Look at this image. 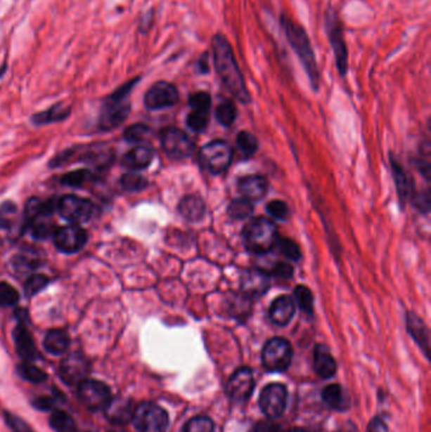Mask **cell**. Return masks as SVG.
I'll return each mask as SVG.
<instances>
[{"mask_svg": "<svg viewBox=\"0 0 431 432\" xmlns=\"http://www.w3.org/2000/svg\"><path fill=\"white\" fill-rule=\"evenodd\" d=\"M214 67L225 89L242 104L250 103V94L244 81V76L238 66L237 58L229 39L223 33L212 38Z\"/></svg>", "mask_w": 431, "mask_h": 432, "instance_id": "1", "label": "cell"}, {"mask_svg": "<svg viewBox=\"0 0 431 432\" xmlns=\"http://www.w3.org/2000/svg\"><path fill=\"white\" fill-rule=\"evenodd\" d=\"M280 25L288 39V44L294 50L296 56L299 57L302 67L307 72L310 85L314 91H318L320 86V70L316 56L314 52L313 44L307 34V30L302 25L296 23L294 19L288 17V14L282 13L280 15Z\"/></svg>", "mask_w": 431, "mask_h": 432, "instance_id": "2", "label": "cell"}, {"mask_svg": "<svg viewBox=\"0 0 431 432\" xmlns=\"http://www.w3.org/2000/svg\"><path fill=\"white\" fill-rule=\"evenodd\" d=\"M141 81V76L131 79L119 88L115 89L112 94L108 95L103 101L101 114H99V128L103 131H112L124 123L131 113V95L133 89Z\"/></svg>", "mask_w": 431, "mask_h": 432, "instance_id": "3", "label": "cell"}, {"mask_svg": "<svg viewBox=\"0 0 431 432\" xmlns=\"http://www.w3.org/2000/svg\"><path fill=\"white\" fill-rule=\"evenodd\" d=\"M243 239L248 251L263 254L275 248L280 235L274 221L267 218H256L250 220L244 228Z\"/></svg>", "mask_w": 431, "mask_h": 432, "instance_id": "4", "label": "cell"}, {"mask_svg": "<svg viewBox=\"0 0 431 432\" xmlns=\"http://www.w3.org/2000/svg\"><path fill=\"white\" fill-rule=\"evenodd\" d=\"M324 28L331 46V50L335 57L337 72L340 76H345L349 69V63H348L349 52H348L347 42L344 37L343 23L337 11L333 6H329L325 11Z\"/></svg>", "mask_w": 431, "mask_h": 432, "instance_id": "5", "label": "cell"}, {"mask_svg": "<svg viewBox=\"0 0 431 432\" xmlns=\"http://www.w3.org/2000/svg\"><path fill=\"white\" fill-rule=\"evenodd\" d=\"M169 414L160 405L143 402L134 407L131 422L139 432H165L169 426Z\"/></svg>", "mask_w": 431, "mask_h": 432, "instance_id": "6", "label": "cell"}, {"mask_svg": "<svg viewBox=\"0 0 431 432\" xmlns=\"http://www.w3.org/2000/svg\"><path fill=\"white\" fill-rule=\"evenodd\" d=\"M292 360V346L283 338H272L263 346L262 364L269 372L281 373Z\"/></svg>", "mask_w": 431, "mask_h": 432, "instance_id": "7", "label": "cell"}, {"mask_svg": "<svg viewBox=\"0 0 431 432\" xmlns=\"http://www.w3.org/2000/svg\"><path fill=\"white\" fill-rule=\"evenodd\" d=\"M233 148L225 140H213L205 144L199 153V161L212 174H223L231 166Z\"/></svg>", "mask_w": 431, "mask_h": 432, "instance_id": "8", "label": "cell"}, {"mask_svg": "<svg viewBox=\"0 0 431 432\" xmlns=\"http://www.w3.org/2000/svg\"><path fill=\"white\" fill-rule=\"evenodd\" d=\"M288 398L286 386L281 383H272L262 389L258 405L267 419L275 420L285 412L288 407Z\"/></svg>", "mask_w": 431, "mask_h": 432, "instance_id": "9", "label": "cell"}, {"mask_svg": "<svg viewBox=\"0 0 431 432\" xmlns=\"http://www.w3.org/2000/svg\"><path fill=\"white\" fill-rule=\"evenodd\" d=\"M80 401L93 411H104L112 400V391L107 384L96 379L86 378L77 386Z\"/></svg>", "mask_w": 431, "mask_h": 432, "instance_id": "10", "label": "cell"}, {"mask_svg": "<svg viewBox=\"0 0 431 432\" xmlns=\"http://www.w3.org/2000/svg\"><path fill=\"white\" fill-rule=\"evenodd\" d=\"M255 374L250 367H240L231 374L225 386V393L231 401L244 403L255 391Z\"/></svg>", "mask_w": 431, "mask_h": 432, "instance_id": "11", "label": "cell"}, {"mask_svg": "<svg viewBox=\"0 0 431 432\" xmlns=\"http://www.w3.org/2000/svg\"><path fill=\"white\" fill-rule=\"evenodd\" d=\"M57 211L72 224L85 223L93 216L94 205L88 199H82L75 195H66L57 201Z\"/></svg>", "mask_w": 431, "mask_h": 432, "instance_id": "12", "label": "cell"}, {"mask_svg": "<svg viewBox=\"0 0 431 432\" xmlns=\"http://www.w3.org/2000/svg\"><path fill=\"white\" fill-rule=\"evenodd\" d=\"M179 101V90L172 82L157 81L144 95V105L150 110H161L174 107Z\"/></svg>", "mask_w": 431, "mask_h": 432, "instance_id": "13", "label": "cell"}, {"mask_svg": "<svg viewBox=\"0 0 431 432\" xmlns=\"http://www.w3.org/2000/svg\"><path fill=\"white\" fill-rule=\"evenodd\" d=\"M162 148L169 157L182 159L191 156L194 152V142L188 134L177 128H166L161 132Z\"/></svg>", "mask_w": 431, "mask_h": 432, "instance_id": "14", "label": "cell"}, {"mask_svg": "<svg viewBox=\"0 0 431 432\" xmlns=\"http://www.w3.org/2000/svg\"><path fill=\"white\" fill-rule=\"evenodd\" d=\"M53 242L57 249L66 254H72L82 251L88 242V233L82 226H63L53 233Z\"/></svg>", "mask_w": 431, "mask_h": 432, "instance_id": "15", "label": "cell"}, {"mask_svg": "<svg viewBox=\"0 0 431 432\" xmlns=\"http://www.w3.org/2000/svg\"><path fill=\"white\" fill-rule=\"evenodd\" d=\"M89 362L82 353H71L63 358L60 365V376L70 386H79L88 378Z\"/></svg>", "mask_w": 431, "mask_h": 432, "instance_id": "16", "label": "cell"}, {"mask_svg": "<svg viewBox=\"0 0 431 432\" xmlns=\"http://www.w3.org/2000/svg\"><path fill=\"white\" fill-rule=\"evenodd\" d=\"M296 313V302L291 296L277 297L269 307V319L277 326H286Z\"/></svg>", "mask_w": 431, "mask_h": 432, "instance_id": "17", "label": "cell"}, {"mask_svg": "<svg viewBox=\"0 0 431 432\" xmlns=\"http://www.w3.org/2000/svg\"><path fill=\"white\" fill-rule=\"evenodd\" d=\"M238 190L247 200H261L267 194L269 181L263 176H244L238 181Z\"/></svg>", "mask_w": 431, "mask_h": 432, "instance_id": "18", "label": "cell"}, {"mask_svg": "<svg viewBox=\"0 0 431 432\" xmlns=\"http://www.w3.org/2000/svg\"><path fill=\"white\" fill-rule=\"evenodd\" d=\"M13 339L19 355L25 359V362H32L37 358V349L32 338V334L23 321H19L18 325L15 326L13 332Z\"/></svg>", "mask_w": 431, "mask_h": 432, "instance_id": "19", "label": "cell"}, {"mask_svg": "<svg viewBox=\"0 0 431 432\" xmlns=\"http://www.w3.org/2000/svg\"><path fill=\"white\" fill-rule=\"evenodd\" d=\"M407 332L415 340V343L419 345L420 349L424 351L425 357L429 359L430 353V335L424 321L420 319L418 315L413 313H407L406 318Z\"/></svg>", "mask_w": 431, "mask_h": 432, "instance_id": "20", "label": "cell"}, {"mask_svg": "<svg viewBox=\"0 0 431 432\" xmlns=\"http://www.w3.org/2000/svg\"><path fill=\"white\" fill-rule=\"evenodd\" d=\"M314 370L323 379H329L337 373V362L328 346L316 345L314 351Z\"/></svg>", "mask_w": 431, "mask_h": 432, "instance_id": "21", "label": "cell"}, {"mask_svg": "<svg viewBox=\"0 0 431 432\" xmlns=\"http://www.w3.org/2000/svg\"><path fill=\"white\" fill-rule=\"evenodd\" d=\"M104 411L110 422L115 425H125L131 421L134 407L131 402L125 398H112Z\"/></svg>", "mask_w": 431, "mask_h": 432, "instance_id": "22", "label": "cell"}, {"mask_svg": "<svg viewBox=\"0 0 431 432\" xmlns=\"http://www.w3.org/2000/svg\"><path fill=\"white\" fill-rule=\"evenodd\" d=\"M155 152L148 145H137L125 153L122 164L131 171L147 169L153 161Z\"/></svg>", "mask_w": 431, "mask_h": 432, "instance_id": "23", "label": "cell"}, {"mask_svg": "<svg viewBox=\"0 0 431 432\" xmlns=\"http://www.w3.org/2000/svg\"><path fill=\"white\" fill-rule=\"evenodd\" d=\"M321 398L335 411H347L350 407V398L340 384H329L321 391Z\"/></svg>", "mask_w": 431, "mask_h": 432, "instance_id": "24", "label": "cell"}, {"mask_svg": "<svg viewBox=\"0 0 431 432\" xmlns=\"http://www.w3.org/2000/svg\"><path fill=\"white\" fill-rule=\"evenodd\" d=\"M71 114V107L65 105L63 103H57L55 105L46 109L44 112L36 113L32 117V122L36 126H46L51 123H58L67 119Z\"/></svg>", "mask_w": 431, "mask_h": 432, "instance_id": "25", "label": "cell"}, {"mask_svg": "<svg viewBox=\"0 0 431 432\" xmlns=\"http://www.w3.org/2000/svg\"><path fill=\"white\" fill-rule=\"evenodd\" d=\"M179 211L185 219L190 220V221H198L207 213V207L200 196L188 195L180 201Z\"/></svg>", "mask_w": 431, "mask_h": 432, "instance_id": "26", "label": "cell"}, {"mask_svg": "<svg viewBox=\"0 0 431 432\" xmlns=\"http://www.w3.org/2000/svg\"><path fill=\"white\" fill-rule=\"evenodd\" d=\"M44 349L53 355H61L69 349L70 336L67 332L61 329H53L44 336Z\"/></svg>", "mask_w": 431, "mask_h": 432, "instance_id": "27", "label": "cell"}, {"mask_svg": "<svg viewBox=\"0 0 431 432\" xmlns=\"http://www.w3.org/2000/svg\"><path fill=\"white\" fill-rule=\"evenodd\" d=\"M243 289L250 294H261L269 288V276L261 270L250 272L243 278Z\"/></svg>", "mask_w": 431, "mask_h": 432, "instance_id": "28", "label": "cell"}, {"mask_svg": "<svg viewBox=\"0 0 431 432\" xmlns=\"http://www.w3.org/2000/svg\"><path fill=\"white\" fill-rule=\"evenodd\" d=\"M392 169H394V180L397 185V191L400 195V200L405 202L413 195V186H411L413 180H410L405 169H402L399 163L394 162V159H392Z\"/></svg>", "mask_w": 431, "mask_h": 432, "instance_id": "29", "label": "cell"}, {"mask_svg": "<svg viewBox=\"0 0 431 432\" xmlns=\"http://www.w3.org/2000/svg\"><path fill=\"white\" fill-rule=\"evenodd\" d=\"M39 264H41V258L36 251H22L13 259L14 270L22 272V273L36 270Z\"/></svg>", "mask_w": 431, "mask_h": 432, "instance_id": "30", "label": "cell"}, {"mask_svg": "<svg viewBox=\"0 0 431 432\" xmlns=\"http://www.w3.org/2000/svg\"><path fill=\"white\" fill-rule=\"evenodd\" d=\"M50 425L56 432H77L75 421L65 411H55L51 414Z\"/></svg>", "mask_w": 431, "mask_h": 432, "instance_id": "31", "label": "cell"}, {"mask_svg": "<svg viewBox=\"0 0 431 432\" xmlns=\"http://www.w3.org/2000/svg\"><path fill=\"white\" fill-rule=\"evenodd\" d=\"M215 117L221 126H231L237 118V107L233 101L225 99L215 109Z\"/></svg>", "mask_w": 431, "mask_h": 432, "instance_id": "32", "label": "cell"}, {"mask_svg": "<svg viewBox=\"0 0 431 432\" xmlns=\"http://www.w3.org/2000/svg\"><path fill=\"white\" fill-rule=\"evenodd\" d=\"M19 376L31 383H42L47 379L44 370L32 362H23L18 365Z\"/></svg>", "mask_w": 431, "mask_h": 432, "instance_id": "33", "label": "cell"}, {"mask_svg": "<svg viewBox=\"0 0 431 432\" xmlns=\"http://www.w3.org/2000/svg\"><path fill=\"white\" fill-rule=\"evenodd\" d=\"M93 180V174L89 169H76L63 175L61 182L69 188H82Z\"/></svg>", "mask_w": 431, "mask_h": 432, "instance_id": "34", "label": "cell"}, {"mask_svg": "<svg viewBox=\"0 0 431 432\" xmlns=\"http://www.w3.org/2000/svg\"><path fill=\"white\" fill-rule=\"evenodd\" d=\"M252 213H253L252 201L247 200L244 197L231 201L228 207V214L233 219H245L250 218Z\"/></svg>", "mask_w": 431, "mask_h": 432, "instance_id": "35", "label": "cell"}, {"mask_svg": "<svg viewBox=\"0 0 431 432\" xmlns=\"http://www.w3.org/2000/svg\"><path fill=\"white\" fill-rule=\"evenodd\" d=\"M295 302L300 306L301 311L309 316L313 315L314 299L311 291L307 286H297L295 289Z\"/></svg>", "mask_w": 431, "mask_h": 432, "instance_id": "36", "label": "cell"}, {"mask_svg": "<svg viewBox=\"0 0 431 432\" xmlns=\"http://www.w3.org/2000/svg\"><path fill=\"white\" fill-rule=\"evenodd\" d=\"M237 147L244 157H252L258 150V142L253 134L243 131L238 133Z\"/></svg>", "mask_w": 431, "mask_h": 432, "instance_id": "37", "label": "cell"}, {"mask_svg": "<svg viewBox=\"0 0 431 432\" xmlns=\"http://www.w3.org/2000/svg\"><path fill=\"white\" fill-rule=\"evenodd\" d=\"M214 421L207 416H195L185 424L182 432H214Z\"/></svg>", "mask_w": 431, "mask_h": 432, "instance_id": "38", "label": "cell"}, {"mask_svg": "<svg viewBox=\"0 0 431 432\" xmlns=\"http://www.w3.org/2000/svg\"><path fill=\"white\" fill-rule=\"evenodd\" d=\"M120 183H122V188H124L125 191H128V192H138V191H142L148 186V181L144 178L143 176L138 175L134 172L125 174L122 177Z\"/></svg>", "mask_w": 431, "mask_h": 432, "instance_id": "39", "label": "cell"}, {"mask_svg": "<svg viewBox=\"0 0 431 432\" xmlns=\"http://www.w3.org/2000/svg\"><path fill=\"white\" fill-rule=\"evenodd\" d=\"M152 131L150 126L144 124H134V126L127 128L124 132V138L127 142L131 143H141L150 138Z\"/></svg>", "mask_w": 431, "mask_h": 432, "instance_id": "40", "label": "cell"}, {"mask_svg": "<svg viewBox=\"0 0 431 432\" xmlns=\"http://www.w3.org/2000/svg\"><path fill=\"white\" fill-rule=\"evenodd\" d=\"M50 278L44 275H32L25 283V294L28 297H33L47 287Z\"/></svg>", "mask_w": 431, "mask_h": 432, "instance_id": "41", "label": "cell"}, {"mask_svg": "<svg viewBox=\"0 0 431 432\" xmlns=\"http://www.w3.org/2000/svg\"><path fill=\"white\" fill-rule=\"evenodd\" d=\"M18 215V209L13 202H6L0 207V229H11Z\"/></svg>", "mask_w": 431, "mask_h": 432, "instance_id": "42", "label": "cell"}, {"mask_svg": "<svg viewBox=\"0 0 431 432\" xmlns=\"http://www.w3.org/2000/svg\"><path fill=\"white\" fill-rule=\"evenodd\" d=\"M19 292L8 282H0V307L15 306L19 302Z\"/></svg>", "mask_w": 431, "mask_h": 432, "instance_id": "43", "label": "cell"}, {"mask_svg": "<svg viewBox=\"0 0 431 432\" xmlns=\"http://www.w3.org/2000/svg\"><path fill=\"white\" fill-rule=\"evenodd\" d=\"M209 113L210 112H204V110H191L186 119L188 128L195 132L204 131L209 123Z\"/></svg>", "mask_w": 431, "mask_h": 432, "instance_id": "44", "label": "cell"}, {"mask_svg": "<svg viewBox=\"0 0 431 432\" xmlns=\"http://www.w3.org/2000/svg\"><path fill=\"white\" fill-rule=\"evenodd\" d=\"M188 105L193 110H204L210 112L212 107V96L207 91H198L194 94L190 95L188 98Z\"/></svg>", "mask_w": 431, "mask_h": 432, "instance_id": "45", "label": "cell"}, {"mask_svg": "<svg viewBox=\"0 0 431 432\" xmlns=\"http://www.w3.org/2000/svg\"><path fill=\"white\" fill-rule=\"evenodd\" d=\"M277 244L280 245L282 253L290 259L297 261L300 258V248H299V245L295 243L294 240L280 238Z\"/></svg>", "mask_w": 431, "mask_h": 432, "instance_id": "46", "label": "cell"}, {"mask_svg": "<svg viewBox=\"0 0 431 432\" xmlns=\"http://www.w3.org/2000/svg\"><path fill=\"white\" fill-rule=\"evenodd\" d=\"M267 211L276 219L285 220L288 215V204L281 200L271 201L267 205Z\"/></svg>", "mask_w": 431, "mask_h": 432, "instance_id": "47", "label": "cell"}, {"mask_svg": "<svg viewBox=\"0 0 431 432\" xmlns=\"http://www.w3.org/2000/svg\"><path fill=\"white\" fill-rule=\"evenodd\" d=\"M6 421L13 432H33L31 427L28 426V424L15 414H6Z\"/></svg>", "mask_w": 431, "mask_h": 432, "instance_id": "48", "label": "cell"}, {"mask_svg": "<svg viewBox=\"0 0 431 432\" xmlns=\"http://www.w3.org/2000/svg\"><path fill=\"white\" fill-rule=\"evenodd\" d=\"M248 432H280V426L274 421L264 420L259 421L250 427Z\"/></svg>", "mask_w": 431, "mask_h": 432, "instance_id": "49", "label": "cell"}, {"mask_svg": "<svg viewBox=\"0 0 431 432\" xmlns=\"http://www.w3.org/2000/svg\"><path fill=\"white\" fill-rule=\"evenodd\" d=\"M153 22H155V11L150 9L148 12L144 13L143 17L139 20V27H138L139 33H142V34L148 33L150 27L153 25Z\"/></svg>", "mask_w": 431, "mask_h": 432, "instance_id": "50", "label": "cell"}, {"mask_svg": "<svg viewBox=\"0 0 431 432\" xmlns=\"http://www.w3.org/2000/svg\"><path fill=\"white\" fill-rule=\"evenodd\" d=\"M195 69L201 75H205V74L210 71V66H209V51L202 52L201 56L196 60V67Z\"/></svg>", "mask_w": 431, "mask_h": 432, "instance_id": "51", "label": "cell"}, {"mask_svg": "<svg viewBox=\"0 0 431 432\" xmlns=\"http://www.w3.org/2000/svg\"><path fill=\"white\" fill-rule=\"evenodd\" d=\"M367 432H388V426L380 416H375L369 421Z\"/></svg>", "mask_w": 431, "mask_h": 432, "instance_id": "52", "label": "cell"}, {"mask_svg": "<svg viewBox=\"0 0 431 432\" xmlns=\"http://www.w3.org/2000/svg\"><path fill=\"white\" fill-rule=\"evenodd\" d=\"M274 273L276 276L282 277V278H290L294 273V270L290 264L280 263L277 264L274 270Z\"/></svg>", "mask_w": 431, "mask_h": 432, "instance_id": "53", "label": "cell"}, {"mask_svg": "<svg viewBox=\"0 0 431 432\" xmlns=\"http://www.w3.org/2000/svg\"><path fill=\"white\" fill-rule=\"evenodd\" d=\"M33 405L38 408V410H50L52 407V402L49 398H44V397H41V398H38L36 401L33 402Z\"/></svg>", "mask_w": 431, "mask_h": 432, "instance_id": "54", "label": "cell"}, {"mask_svg": "<svg viewBox=\"0 0 431 432\" xmlns=\"http://www.w3.org/2000/svg\"><path fill=\"white\" fill-rule=\"evenodd\" d=\"M285 432H310L305 427H291V428H288V431Z\"/></svg>", "mask_w": 431, "mask_h": 432, "instance_id": "55", "label": "cell"}, {"mask_svg": "<svg viewBox=\"0 0 431 432\" xmlns=\"http://www.w3.org/2000/svg\"><path fill=\"white\" fill-rule=\"evenodd\" d=\"M350 427H352V425H350ZM334 432H356V428H354V427H353V431H352V430H347V431H344V430H339V431H334Z\"/></svg>", "mask_w": 431, "mask_h": 432, "instance_id": "56", "label": "cell"}]
</instances>
